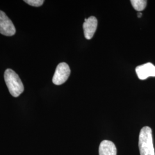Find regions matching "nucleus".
<instances>
[{
	"instance_id": "obj_1",
	"label": "nucleus",
	"mask_w": 155,
	"mask_h": 155,
	"mask_svg": "<svg viewBox=\"0 0 155 155\" xmlns=\"http://www.w3.org/2000/svg\"><path fill=\"white\" fill-rule=\"evenodd\" d=\"M139 147L140 155H155L152 131L149 127H143L140 132Z\"/></svg>"
},
{
	"instance_id": "obj_3",
	"label": "nucleus",
	"mask_w": 155,
	"mask_h": 155,
	"mask_svg": "<svg viewBox=\"0 0 155 155\" xmlns=\"http://www.w3.org/2000/svg\"><path fill=\"white\" fill-rule=\"evenodd\" d=\"M70 73V67L67 63L64 62L59 63L56 68L52 78V82L56 85H61L66 82Z\"/></svg>"
},
{
	"instance_id": "obj_2",
	"label": "nucleus",
	"mask_w": 155,
	"mask_h": 155,
	"mask_svg": "<svg viewBox=\"0 0 155 155\" xmlns=\"http://www.w3.org/2000/svg\"><path fill=\"white\" fill-rule=\"evenodd\" d=\"M4 79L9 93L14 97H18L24 90V85L19 76L12 69H6Z\"/></svg>"
},
{
	"instance_id": "obj_6",
	"label": "nucleus",
	"mask_w": 155,
	"mask_h": 155,
	"mask_svg": "<svg viewBox=\"0 0 155 155\" xmlns=\"http://www.w3.org/2000/svg\"><path fill=\"white\" fill-rule=\"evenodd\" d=\"M136 72L141 80H145L150 77H155V66L150 63H148L137 67Z\"/></svg>"
},
{
	"instance_id": "obj_10",
	"label": "nucleus",
	"mask_w": 155,
	"mask_h": 155,
	"mask_svg": "<svg viewBox=\"0 0 155 155\" xmlns=\"http://www.w3.org/2000/svg\"><path fill=\"white\" fill-rule=\"evenodd\" d=\"M141 16H142V13H141L140 12H139L137 13V17H139V18H140Z\"/></svg>"
},
{
	"instance_id": "obj_9",
	"label": "nucleus",
	"mask_w": 155,
	"mask_h": 155,
	"mask_svg": "<svg viewBox=\"0 0 155 155\" xmlns=\"http://www.w3.org/2000/svg\"><path fill=\"white\" fill-rule=\"evenodd\" d=\"M24 2L30 5L35 6V7H39L43 4L45 1L43 0H25Z\"/></svg>"
},
{
	"instance_id": "obj_7",
	"label": "nucleus",
	"mask_w": 155,
	"mask_h": 155,
	"mask_svg": "<svg viewBox=\"0 0 155 155\" xmlns=\"http://www.w3.org/2000/svg\"><path fill=\"white\" fill-rule=\"evenodd\" d=\"M99 155H117L116 145L109 140L102 141L99 147Z\"/></svg>"
},
{
	"instance_id": "obj_8",
	"label": "nucleus",
	"mask_w": 155,
	"mask_h": 155,
	"mask_svg": "<svg viewBox=\"0 0 155 155\" xmlns=\"http://www.w3.org/2000/svg\"><path fill=\"white\" fill-rule=\"evenodd\" d=\"M130 2L133 8L138 12L143 11L147 4V1L145 0H131Z\"/></svg>"
},
{
	"instance_id": "obj_4",
	"label": "nucleus",
	"mask_w": 155,
	"mask_h": 155,
	"mask_svg": "<svg viewBox=\"0 0 155 155\" xmlns=\"http://www.w3.org/2000/svg\"><path fill=\"white\" fill-rule=\"evenodd\" d=\"M0 33L6 36H12L16 33V28L11 20L1 11H0Z\"/></svg>"
},
{
	"instance_id": "obj_5",
	"label": "nucleus",
	"mask_w": 155,
	"mask_h": 155,
	"mask_svg": "<svg viewBox=\"0 0 155 155\" xmlns=\"http://www.w3.org/2000/svg\"><path fill=\"white\" fill-rule=\"evenodd\" d=\"M98 25V21L96 17L94 16L90 17L87 19L85 18L83 23V28L84 35L86 39H91L94 36Z\"/></svg>"
}]
</instances>
